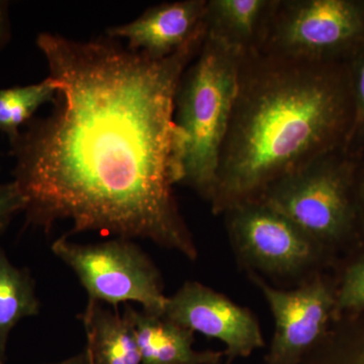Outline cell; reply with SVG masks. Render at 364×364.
<instances>
[{
    "instance_id": "cell-22",
    "label": "cell",
    "mask_w": 364,
    "mask_h": 364,
    "mask_svg": "<svg viewBox=\"0 0 364 364\" xmlns=\"http://www.w3.org/2000/svg\"><path fill=\"white\" fill-rule=\"evenodd\" d=\"M45 364H91L90 358L85 350L81 353L76 354V355L71 356V358L64 359V360L57 361V363H45Z\"/></svg>"
},
{
    "instance_id": "cell-4",
    "label": "cell",
    "mask_w": 364,
    "mask_h": 364,
    "mask_svg": "<svg viewBox=\"0 0 364 364\" xmlns=\"http://www.w3.org/2000/svg\"><path fill=\"white\" fill-rule=\"evenodd\" d=\"M356 162L342 149L321 155L272 182L257 198L289 218L324 249L360 230L354 200Z\"/></svg>"
},
{
    "instance_id": "cell-14",
    "label": "cell",
    "mask_w": 364,
    "mask_h": 364,
    "mask_svg": "<svg viewBox=\"0 0 364 364\" xmlns=\"http://www.w3.org/2000/svg\"><path fill=\"white\" fill-rule=\"evenodd\" d=\"M35 280L26 268L11 262L0 248V354L6 359L9 335L23 318L40 314Z\"/></svg>"
},
{
    "instance_id": "cell-7",
    "label": "cell",
    "mask_w": 364,
    "mask_h": 364,
    "mask_svg": "<svg viewBox=\"0 0 364 364\" xmlns=\"http://www.w3.org/2000/svg\"><path fill=\"white\" fill-rule=\"evenodd\" d=\"M223 215L235 252L249 272L299 279L324 257V248L259 198L235 203Z\"/></svg>"
},
{
    "instance_id": "cell-10",
    "label": "cell",
    "mask_w": 364,
    "mask_h": 364,
    "mask_svg": "<svg viewBox=\"0 0 364 364\" xmlns=\"http://www.w3.org/2000/svg\"><path fill=\"white\" fill-rule=\"evenodd\" d=\"M207 0H182L150 7L138 18L112 26L107 37L123 39L133 51L166 58L205 35Z\"/></svg>"
},
{
    "instance_id": "cell-5",
    "label": "cell",
    "mask_w": 364,
    "mask_h": 364,
    "mask_svg": "<svg viewBox=\"0 0 364 364\" xmlns=\"http://www.w3.org/2000/svg\"><path fill=\"white\" fill-rule=\"evenodd\" d=\"M364 45V0H277L258 53L349 62Z\"/></svg>"
},
{
    "instance_id": "cell-12",
    "label": "cell",
    "mask_w": 364,
    "mask_h": 364,
    "mask_svg": "<svg viewBox=\"0 0 364 364\" xmlns=\"http://www.w3.org/2000/svg\"><path fill=\"white\" fill-rule=\"evenodd\" d=\"M277 0H207L205 31L241 54L262 47Z\"/></svg>"
},
{
    "instance_id": "cell-24",
    "label": "cell",
    "mask_w": 364,
    "mask_h": 364,
    "mask_svg": "<svg viewBox=\"0 0 364 364\" xmlns=\"http://www.w3.org/2000/svg\"><path fill=\"white\" fill-rule=\"evenodd\" d=\"M4 360H6V359L2 358L1 354H0V364H4Z\"/></svg>"
},
{
    "instance_id": "cell-15",
    "label": "cell",
    "mask_w": 364,
    "mask_h": 364,
    "mask_svg": "<svg viewBox=\"0 0 364 364\" xmlns=\"http://www.w3.org/2000/svg\"><path fill=\"white\" fill-rule=\"evenodd\" d=\"M58 85L54 79H44L36 85L0 90V132L14 143L23 127L32 121L42 105L54 102Z\"/></svg>"
},
{
    "instance_id": "cell-23",
    "label": "cell",
    "mask_w": 364,
    "mask_h": 364,
    "mask_svg": "<svg viewBox=\"0 0 364 364\" xmlns=\"http://www.w3.org/2000/svg\"><path fill=\"white\" fill-rule=\"evenodd\" d=\"M232 363H233V361L229 360V359H228L226 358V359H225L224 361H222V363H217V364H232Z\"/></svg>"
},
{
    "instance_id": "cell-8",
    "label": "cell",
    "mask_w": 364,
    "mask_h": 364,
    "mask_svg": "<svg viewBox=\"0 0 364 364\" xmlns=\"http://www.w3.org/2000/svg\"><path fill=\"white\" fill-rule=\"evenodd\" d=\"M274 320V334L265 364H298L328 331L335 314L336 293L321 275L291 291L273 287L250 272Z\"/></svg>"
},
{
    "instance_id": "cell-16",
    "label": "cell",
    "mask_w": 364,
    "mask_h": 364,
    "mask_svg": "<svg viewBox=\"0 0 364 364\" xmlns=\"http://www.w3.org/2000/svg\"><path fill=\"white\" fill-rule=\"evenodd\" d=\"M298 364H364V320L328 332Z\"/></svg>"
},
{
    "instance_id": "cell-18",
    "label": "cell",
    "mask_w": 364,
    "mask_h": 364,
    "mask_svg": "<svg viewBox=\"0 0 364 364\" xmlns=\"http://www.w3.org/2000/svg\"><path fill=\"white\" fill-rule=\"evenodd\" d=\"M361 312H364V255L347 268L335 304V314Z\"/></svg>"
},
{
    "instance_id": "cell-6",
    "label": "cell",
    "mask_w": 364,
    "mask_h": 364,
    "mask_svg": "<svg viewBox=\"0 0 364 364\" xmlns=\"http://www.w3.org/2000/svg\"><path fill=\"white\" fill-rule=\"evenodd\" d=\"M55 256L75 272L88 299L114 306L136 303L164 315L167 299L161 274L142 249L129 239L78 244L62 236L52 244Z\"/></svg>"
},
{
    "instance_id": "cell-9",
    "label": "cell",
    "mask_w": 364,
    "mask_h": 364,
    "mask_svg": "<svg viewBox=\"0 0 364 364\" xmlns=\"http://www.w3.org/2000/svg\"><path fill=\"white\" fill-rule=\"evenodd\" d=\"M163 316L208 338L220 340L231 361L248 358L264 347L259 323L248 309L198 282H184L168 296Z\"/></svg>"
},
{
    "instance_id": "cell-1",
    "label": "cell",
    "mask_w": 364,
    "mask_h": 364,
    "mask_svg": "<svg viewBox=\"0 0 364 364\" xmlns=\"http://www.w3.org/2000/svg\"><path fill=\"white\" fill-rule=\"evenodd\" d=\"M205 37L155 59L109 37L38 36L58 92L52 112L11 144L26 225L49 233L68 221L66 238L100 232L198 258L174 193L173 114L182 74Z\"/></svg>"
},
{
    "instance_id": "cell-21",
    "label": "cell",
    "mask_w": 364,
    "mask_h": 364,
    "mask_svg": "<svg viewBox=\"0 0 364 364\" xmlns=\"http://www.w3.org/2000/svg\"><path fill=\"white\" fill-rule=\"evenodd\" d=\"M11 30L9 21V2L0 0V50L11 40Z\"/></svg>"
},
{
    "instance_id": "cell-3",
    "label": "cell",
    "mask_w": 364,
    "mask_h": 364,
    "mask_svg": "<svg viewBox=\"0 0 364 364\" xmlns=\"http://www.w3.org/2000/svg\"><path fill=\"white\" fill-rule=\"evenodd\" d=\"M240 52L208 36L177 88L174 149L181 183L208 203L229 129L242 58Z\"/></svg>"
},
{
    "instance_id": "cell-17",
    "label": "cell",
    "mask_w": 364,
    "mask_h": 364,
    "mask_svg": "<svg viewBox=\"0 0 364 364\" xmlns=\"http://www.w3.org/2000/svg\"><path fill=\"white\" fill-rule=\"evenodd\" d=\"M353 119L343 151L355 162L364 160V45L349 60Z\"/></svg>"
},
{
    "instance_id": "cell-13",
    "label": "cell",
    "mask_w": 364,
    "mask_h": 364,
    "mask_svg": "<svg viewBox=\"0 0 364 364\" xmlns=\"http://www.w3.org/2000/svg\"><path fill=\"white\" fill-rule=\"evenodd\" d=\"M86 335L85 352L91 364H142L135 330L127 314L112 312L88 299L81 314Z\"/></svg>"
},
{
    "instance_id": "cell-11",
    "label": "cell",
    "mask_w": 364,
    "mask_h": 364,
    "mask_svg": "<svg viewBox=\"0 0 364 364\" xmlns=\"http://www.w3.org/2000/svg\"><path fill=\"white\" fill-rule=\"evenodd\" d=\"M124 313L134 326L142 364H217L226 358L225 350H195V332L164 316L136 310L130 304H124Z\"/></svg>"
},
{
    "instance_id": "cell-19",
    "label": "cell",
    "mask_w": 364,
    "mask_h": 364,
    "mask_svg": "<svg viewBox=\"0 0 364 364\" xmlns=\"http://www.w3.org/2000/svg\"><path fill=\"white\" fill-rule=\"evenodd\" d=\"M26 202L14 182L0 184V237L6 231L14 215L23 212Z\"/></svg>"
},
{
    "instance_id": "cell-20",
    "label": "cell",
    "mask_w": 364,
    "mask_h": 364,
    "mask_svg": "<svg viewBox=\"0 0 364 364\" xmlns=\"http://www.w3.org/2000/svg\"><path fill=\"white\" fill-rule=\"evenodd\" d=\"M354 200L360 230H364V160L356 162L354 176Z\"/></svg>"
},
{
    "instance_id": "cell-2",
    "label": "cell",
    "mask_w": 364,
    "mask_h": 364,
    "mask_svg": "<svg viewBox=\"0 0 364 364\" xmlns=\"http://www.w3.org/2000/svg\"><path fill=\"white\" fill-rule=\"evenodd\" d=\"M353 119L348 62L245 54L218 165L215 215L255 200L280 177L343 150Z\"/></svg>"
}]
</instances>
